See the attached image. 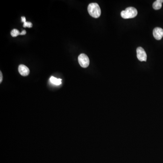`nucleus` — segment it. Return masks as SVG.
I'll return each mask as SVG.
<instances>
[{
    "mask_svg": "<svg viewBox=\"0 0 163 163\" xmlns=\"http://www.w3.org/2000/svg\"><path fill=\"white\" fill-rule=\"evenodd\" d=\"M87 10L89 15L93 18H99L101 14L100 7L97 3H92L89 4L87 8Z\"/></svg>",
    "mask_w": 163,
    "mask_h": 163,
    "instance_id": "1",
    "label": "nucleus"
},
{
    "mask_svg": "<svg viewBox=\"0 0 163 163\" xmlns=\"http://www.w3.org/2000/svg\"><path fill=\"white\" fill-rule=\"evenodd\" d=\"M138 14L137 10L133 7H129L121 12V15L123 19H131L136 16Z\"/></svg>",
    "mask_w": 163,
    "mask_h": 163,
    "instance_id": "2",
    "label": "nucleus"
},
{
    "mask_svg": "<svg viewBox=\"0 0 163 163\" xmlns=\"http://www.w3.org/2000/svg\"><path fill=\"white\" fill-rule=\"evenodd\" d=\"M78 61L80 65L84 68H86L90 64L89 58L86 54L81 53L78 57Z\"/></svg>",
    "mask_w": 163,
    "mask_h": 163,
    "instance_id": "3",
    "label": "nucleus"
},
{
    "mask_svg": "<svg viewBox=\"0 0 163 163\" xmlns=\"http://www.w3.org/2000/svg\"><path fill=\"white\" fill-rule=\"evenodd\" d=\"M137 57L138 60L140 61H145L147 60V54L143 48L141 47H138L136 50Z\"/></svg>",
    "mask_w": 163,
    "mask_h": 163,
    "instance_id": "4",
    "label": "nucleus"
},
{
    "mask_svg": "<svg viewBox=\"0 0 163 163\" xmlns=\"http://www.w3.org/2000/svg\"><path fill=\"white\" fill-rule=\"evenodd\" d=\"M153 36L157 40H160L163 37V29L160 27H156L153 30Z\"/></svg>",
    "mask_w": 163,
    "mask_h": 163,
    "instance_id": "5",
    "label": "nucleus"
},
{
    "mask_svg": "<svg viewBox=\"0 0 163 163\" xmlns=\"http://www.w3.org/2000/svg\"><path fill=\"white\" fill-rule=\"evenodd\" d=\"M18 71L20 74L23 76H28L30 73V70L28 67L23 64L19 66Z\"/></svg>",
    "mask_w": 163,
    "mask_h": 163,
    "instance_id": "6",
    "label": "nucleus"
},
{
    "mask_svg": "<svg viewBox=\"0 0 163 163\" xmlns=\"http://www.w3.org/2000/svg\"><path fill=\"white\" fill-rule=\"evenodd\" d=\"M163 2V0H157L153 3V8L156 10L160 9L162 7V4Z\"/></svg>",
    "mask_w": 163,
    "mask_h": 163,
    "instance_id": "7",
    "label": "nucleus"
},
{
    "mask_svg": "<svg viewBox=\"0 0 163 163\" xmlns=\"http://www.w3.org/2000/svg\"><path fill=\"white\" fill-rule=\"evenodd\" d=\"M50 80L51 83H52L53 84L56 85H59L61 84V81H62L61 79H57L53 76H52L50 78Z\"/></svg>",
    "mask_w": 163,
    "mask_h": 163,
    "instance_id": "8",
    "label": "nucleus"
},
{
    "mask_svg": "<svg viewBox=\"0 0 163 163\" xmlns=\"http://www.w3.org/2000/svg\"><path fill=\"white\" fill-rule=\"evenodd\" d=\"M11 36L12 37H15L17 36H19V35H22L21 33H20L19 32V30H17L16 29H13L12 31H11Z\"/></svg>",
    "mask_w": 163,
    "mask_h": 163,
    "instance_id": "9",
    "label": "nucleus"
},
{
    "mask_svg": "<svg viewBox=\"0 0 163 163\" xmlns=\"http://www.w3.org/2000/svg\"><path fill=\"white\" fill-rule=\"evenodd\" d=\"M23 27L24 28L26 27H28V28H31L32 27V24L30 22H25L24 23Z\"/></svg>",
    "mask_w": 163,
    "mask_h": 163,
    "instance_id": "10",
    "label": "nucleus"
},
{
    "mask_svg": "<svg viewBox=\"0 0 163 163\" xmlns=\"http://www.w3.org/2000/svg\"><path fill=\"white\" fill-rule=\"evenodd\" d=\"M21 21L24 23L26 22V19H25V17H24V16L21 17Z\"/></svg>",
    "mask_w": 163,
    "mask_h": 163,
    "instance_id": "11",
    "label": "nucleus"
},
{
    "mask_svg": "<svg viewBox=\"0 0 163 163\" xmlns=\"http://www.w3.org/2000/svg\"><path fill=\"white\" fill-rule=\"evenodd\" d=\"M0 76H1V78H0V83H1L2 81V74L1 73V72H0Z\"/></svg>",
    "mask_w": 163,
    "mask_h": 163,
    "instance_id": "12",
    "label": "nucleus"
}]
</instances>
